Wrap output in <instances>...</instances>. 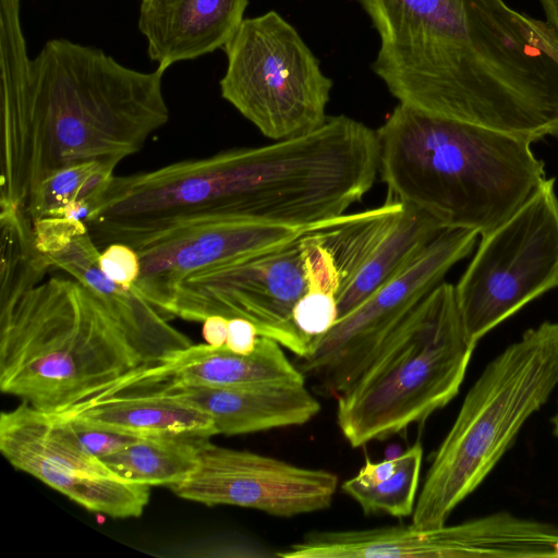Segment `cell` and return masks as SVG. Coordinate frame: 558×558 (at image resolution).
Returning a JSON list of instances; mask_svg holds the SVG:
<instances>
[{
    "mask_svg": "<svg viewBox=\"0 0 558 558\" xmlns=\"http://www.w3.org/2000/svg\"><path fill=\"white\" fill-rule=\"evenodd\" d=\"M49 270L23 209L0 205V308L43 282Z\"/></svg>",
    "mask_w": 558,
    "mask_h": 558,
    "instance_id": "21",
    "label": "cell"
},
{
    "mask_svg": "<svg viewBox=\"0 0 558 558\" xmlns=\"http://www.w3.org/2000/svg\"><path fill=\"white\" fill-rule=\"evenodd\" d=\"M445 229L421 209L403 204L396 223L354 279L338 292V319L407 269Z\"/></svg>",
    "mask_w": 558,
    "mask_h": 558,
    "instance_id": "19",
    "label": "cell"
},
{
    "mask_svg": "<svg viewBox=\"0 0 558 558\" xmlns=\"http://www.w3.org/2000/svg\"><path fill=\"white\" fill-rule=\"evenodd\" d=\"M163 73L131 69L65 38L31 58L21 0H0V205L24 209L59 170L117 168L138 153L169 120Z\"/></svg>",
    "mask_w": 558,
    "mask_h": 558,
    "instance_id": "2",
    "label": "cell"
},
{
    "mask_svg": "<svg viewBox=\"0 0 558 558\" xmlns=\"http://www.w3.org/2000/svg\"><path fill=\"white\" fill-rule=\"evenodd\" d=\"M338 476L323 469L217 446L207 441L193 472L169 486L178 497L206 506H236L280 518L325 510Z\"/></svg>",
    "mask_w": 558,
    "mask_h": 558,
    "instance_id": "12",
    "label": "cell"
},
{
    "mask_svg": "<svg viewBox=\"0 0 558 558\" xmlns=\"http://www.w3.org/2000/svg\"><path fill=\"white\" fill-rule=\"evenodd\" d=\"M422 461L423 447L415 442L398 456V466L389 478L376 486H362L351 477L342 484V490L359 504L365 514L412 515L418 495Z\"/></svg>",
    "mask_w": 558,
    "mask_h": 558,
    "instance_id": "23",
    "label": "cell"
},
{
    "mask_svg": "<svg viewBox=\"0 0 558 558\" xmlns=\"http://www.w3.org/2000/svg\"><path fill=\"white\" fill-rule=\"evenodd\" d=\"M477 233L463 229L440 232L400 275L373 293L319 340L295 365L317 392L337 397L372 362L414 307L465 258Z\"/></svg>",
    "mask_w": 558,
    "mask_h": 558,
    "instance_id": "9",
    "label": "cell"
},
{
    "mask_svg": "<svg viewBox=\"0 0 558 558\" xmlns=\"http://www.w3.org/2000/svg\"><path fill=\"white\" fill-rule=\"evenodd\" d=\"M53 415L83 450L100 460L138 439L63 415Z\"/></svg>",
    "mask_w": 558,
    "mask_h": 558,
    "instance_id": "24",
    "label": "cell"
},
{
    "mask_svg": "<svg viewBox=\"0 0 558 558\" xmlns=\"http://www.w3.org/2000/svg\"><path fill=\"white\" fill-rule=\"evenodd\" d=\"M397 466L398 457L377 462L366 459L352 480L362 486H376L389 478L396 472Z\"/></svg>",
    "mask_w": 558,
    "mask_h": 558,
    "instance_id": "27",
    "label": "cell"
},
{
    "mask_svg": "<svg viewBox=\"0 0 558 558\" xmlns=\"http://www.w3.org/2000/svg\"><path fill=\"white\" fill-rule=\"evenodd\" d=\"M546 21L558 32V0H539Z\"/></svg>",
    "mask_w": 558,
    "mask_h": 558,
    "instance_id": "29",
    "label": "cell"
},
{
    "mask_svg": "<svg viewBox=\"0 0 558 558\" xmlns=\"http://www.w3.org/2000/svg\"><path fill=\"white\" fill-rule=\"evenodd\" d=\"M98 264L102 272L123 288H133L141 266L137 252L123 243H112L100 251Z\"/></svg>",
    "mask_w": 558,
    "mask_h": 558,
    "instance_id": "25",
    "label": "cell"
},
{
    "mask_svg": "<svg viewBox=\"0 0 558 558\" xmlns=\"http://www.w3.org/2000/svg\"><path fill=\"white\" fill-rule=\"evenodd\" d=\"M229 318L222 315H210L203 320L202 335L207 344L216 348L225 347L228 338Z\"/></svg>",
    "mask_w": 558,
    "mask_h": 558,
    "instance_id": "28",
    "label": "cell"
},
{
    "mask_svg": "<svg viewBox=\"0 0 558 558\" xmlns=\"http://www.w3.org/2000/svg\"><path fill=\"white\" fill-rule=\"evenodd\" d=\"M116 168L86 162L59 170L45 179L32 194L23 211L32 223L60 215L81 202H93L112 180Z\"/></svg>",
    "mask_w": 558,
    "mask_h": 558,
    "instance_id": "22",
    "label": "cell"
},
{
    "mask_svg": "<svg viewBox=\"0 0 558 558\" xmlns=\"http://www.w3.org/2000/svg\"><path fill=\"white\" fill-rule=\"evenodd\" d=\"M259 332L256 326L242 317L229 318L226 348L239 354L252 353L258 342Z\"/></svg>",
    "mask_w": 558,
    "mask_h": 558,
    "instance_id": "26",
    "label": "cell"
},
{
    "mask_svg": "<svg viewBox=\"0 0 558 558\" xmlns=\"http://www.w3.org/2000/svg\"><path fill=\"white\" fill-rule=\"evenodd\" d=\"M281 344L259 336L255 350L239 354L226 347L191 344L158 362L140 365L92 399L162 387L192 385L234 387L250 385L305 384V377L281 349Z\"/></svg>",
    "mask_w": 558,
    "mask_h": 558,
    "instance_id": "14",
    "label": "cell"
},
{
    "mask_svg": "<svg viewBox=\"0 0 558 558\" xmlns=\"http://www.w3.org/2000/svg\"><path fill=\"white\" fill-rule=\"evenodd\" d=\"M554 435L558 438V408L556 414L551 418Z\"/></svg>",
    "mask_w": 558,
    "mask_h": 558,
    "instance_id": "30",
    "label": "cell"
},
{
    "mask_svg": "<svg viewBox=\"0 0 558 558\" xmlns=\"http://www.w3.org/2000/svg\"><path fill=\"white\" fill-rule=\"evenodd\" d=\"M141 365L100 300L50 277L0 308V388L49 414L102 392Z\"/></svg>",
    "mask_w": 558,
    "mask_h": 558,
    "instance_id": "4",
    "label": "cell"
},
{
    "mask_svg": "<svg viewBox=\"0 0 558 558\" xmlns=\"http://www.w3.org/2000/svg\"><path fill=\"white\" fill-rule=\"evenodd\" d=\"M399 104L531 143L558 138V32L505 0H356Z\"/></svg>",
    "mask_w": 558,
    "mask_h": 558,
    "instance_id": "1",
    "label": "cell"
},
{
    "mask_svg": "<svg viewBox=\"0 0 558 558\" xmlns=\"http://www.w3.org/2000/svg\"><path fill=\"white\" fill-rule=\"evenodd\" d=\"M558 386V322L527 329L484 368L434 453L412 524L436 527L492 473Z\"/></svg>",
    "mask_w": 558,
    "mask_h": 558,
    "instance_id": "5",
    "label": "cell"
},
{
    "mask_svg": "<svg viewBox=\"0 0 558 558\" xmlns=\"http://www.w3.org/2000/svg\"><path fill=\"white\" fill-rule=\"evenodd\" d=\"M221 97L266 137L280 141L320 126L332 81L295 27L278 12L244 19L223 47Z\"/></svg>",
    "mask_w": 558,
    "mask_h": 558,
    "instance_id": "7",
    "label": "cell"
},
{
    "mask_svg": "<svg viewBox=\"0 0 558 558\" xmlns=\"http://www.w3.org/2000/svg\"><path fill=\"white\" fill-rule=\"evenodd\" d=\"M304 235L270 252L185 278L175 291L173 318L242 317L256 326L259 336L279 342L296 359L305 357L311 343L293 323L294 306L305 291Z\"/></svg>",
    "mask_w": 558,
    "mask_h": 558,
    "instance_id": "10",
    "label": "cell"
},
{
    "mask_svg": "<svg viewBox=\"0 0 558 558\" xmlns=\"http://www.w3.org/2000/svg\"><path fill=\"white\" fill-rule=\"evenodd\" d=\"M248 0H142L138 31L149 59L166 70L223 47L244 21Z\"/></svg>",
    "mask_w": 558,
    "mask_h": 558,
    "instance_id": "16",
    "label": "cell"
},
{
    "mask_svg": "<svg viewBox=\"0 0 558 558\" xmlns=\"http://www.w3.org/2000/svg\"><path fill=\"white\" fill-rule=\"evenodd\" d=\"M0 450L13 468L88 511L138 518L149 501L150 486L117 474L83 450L56 415L27 403L1 413Z\"/></svg>",
    "mask_w": 558,
    "mask_h": 558,
    "instance_id": "11",
    "label": "cell"
},
{
    "mask_svg": "<svg viewBox=\"0 0 558 558\" xmlns=\"http://www.w3.org/2000/svg\"><path fill=\"white\" fill-rule=\"evenodd\" d=\"M84 423L135 438L196 436L211 438L218 432L203 410L156 392H125L89 399L59 413Z\"/></svg>",
    "mask_w": 558,
    "mask_h": 558,
    "instance_id": "18",
    "label": "cell"
},
{
    "mask_svg": "<svg viewBox=\"0 0 558 558\" xmlns=\"http://www.w3.org/2000/svg\"><path fill=\"white\" fill-rule=\"evenodd\" d=\"M474 349L454 286L440 282L336 397L344 439L357 448L423 424L458 395Z\"/></svg>",
    "mask_w": 558,
    "mask_h": 558,
    "instance_id": "6",
    "label": "cell"
},
{
    "mask_svg": "<svg viewBox=\"0 0 558 558\" xmlns=\"http://www.w3.org/2000/svg\"><path fill=\"white\" fill-rule=\"evenodd\" d=\"M149 391L203 410L213 418L218 434L227 436L303 425L320 411V403L305 384L234 387L180 385Z\"/></svg>",
    "mask_w": 558,
    "mask_h": 558,
    "instance_id": "17",
    "label": "cell"
},
{
    "mask_svg": "<svg viewBox=\"0 0 558 558\" xmlns=\"http://www.w3.org/2000/svg\"><path fill=\"white\" fill-rule=\"evenodd\" d=\"M558 288V196L555 179L482 235L454 286L466 339L476 343L545 292Z\"/></svg>",
    "mask_w": 558,
    "mask_h": 558,
    "instance_id": "8",
    "label": "cell"
},
{
    "mask_svg": "<svg viewBox=\"0 0 558 558\" xmlns=\"http://www.w3.org/2000/svg\"><path fill=\"white\" fill-rule=\"evenodd\" d=\"M209 440L196 436L138 438L102 461L117 474L132 482L169 487L193 472L203 447Z\"/></svg>",
    "mask_w": 558,
    "mask_h": 558,
    "instance_id": "20",
    "label": "cell"
},
{
    "mask_svg": "<svg viewBox=\"0 0 558 558\" xmlns=\"http://www.w3.org/2000/svg\"><path fill=\"white\" fill-rule=\"evenodd\" d=\"M388 197L484 235L545 181L531 142L398 104L376 130Z\"/></svg>",
    "mask_w": 558,
    "mask_h": 558,
    "instance_id": "3",
    "label": "cell"
},
{
    "mask_svg": "<svg viewBox=\"0 0 558 558\" xmlns=\"http://www.w3.org/2000/svg\"><path fill=\"white\" fill-rule=\"evenodd\" d=\"M99 255L100 251L85 231L45 256L50 269L76 279L100 300L124 332L141 365L158 362L192 344L134 288H123L109 279L99 267Z\"/></svg>",
    "mask_w": 558,
    "mask_h": 558,
    "instance_id": "15",
    "label": "cell"
},
{
    "mask_svg": "<svg viewBox=\"0 0 558 558\" xmlns=\"http://www.w3.org/2000/svg\"><path fill=\"white\" fill-rule=\"evenodd\" d=\"M317 229L238 219H199L179 225L134 248L141 270L133 288L170 320L175 291L185 278L270 252Z\"/></svg>",
    "mask_w": 558,
    "mask_h": 558,
    "instance_id": "13",
    "label": "cell"
}]
</instances>
